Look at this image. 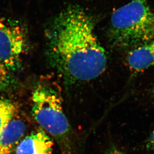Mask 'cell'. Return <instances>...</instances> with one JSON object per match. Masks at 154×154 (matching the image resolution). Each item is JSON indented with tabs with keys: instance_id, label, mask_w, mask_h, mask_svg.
<instances>
[{
	"instance_id": "cell-1",
	"label": "cell",
	"mask_w": 154,
	"mask_h": 154,
	"mask_svg": "<svg viewBox=\"0 0 154 154\" xmlns=\"http://www.w3.org/2000/svg\"><path fill=\"white\" fill-rule=\"evenodd\" d=\"M45 36L50 63L66 85L93 80L106 69L107 57L94 20L80 6H69L58 14Z\"/></svg>"
},
{
	"instance_id": "cell-2",
	"label": "cell",
	"mask_w": 154,
	"mask_h": 154,
	"mask_svg": "<svg viewBox=\"0 0 154 154\" xmlns=\"http://www.w3.org/2000/svg\"><path fill=\"white\" fill-rule=\"evenodd\" d=\"M108 37L115 47L132 48L154 39V12L147 0H132L112 13Z\"/></svg>"
},
{
	"instance_id": "cell-3",
	"label": "cell",
	"mask_w": 154,
	"mask_h": 154,
	"mask_svg": "<svg viewBox=\"0 0 154 154\" xmlns=\"http://www.w3.org/2000/svg\"><path fill=\"white\" fill-rule=\"evenodd\" d=\"M62 102L60 92L55 89L38 88L32 95V115L43 129L56 140L61 154H80Z\"/></svg>"
},
{
	"instance_id": "cell-4",
	"label": "cell",
	"mask_w": 154,
	"mask_h": 154,
	"mask_svg": "<svg viewBox=\"0 0 154 154\" xmlns=\"http://www.w3.org/2000/svg\"><path fill=\"white\" fill-rule=\"evenodd\" d=\"M29 49L26 28L15 19L0 20V60L11 72L20 71Z\"/></svg>"
},
{
	"instance_id": "cell-5",
	"label": "cell",
	"mask_w": 154,
	"mask_h": 154,
	"mask_svg": "<svg viewBox=\"0 0 154 154\" xmlns=\"http://www.w3.org/2000/svg\"><path fill=\"white\" fill-rule=\"evenodd\" d=\"M54 141L43 129L33 131L23 138L17 147L16 154H52Z\"/></svg>"
},
{
	"instance_id": "cell-6",
	"label": "cell",
	"mask_w": 154,
	"mask_h": 154,
	"mask_svg": "<svg viewBox=\"0 0 154 154\" xmlns=\"http://www.w3.org/2000/svg\"><path fill=\"white\" fill-rule=\"evenodd\" d=\"M26 130L23 120L15 117L10 121L0 133V154H14Z\"/></svg>"
},
{
	"instance_id": "cell-7",
	"label": "cell",
	"mask_w": 154,
	"mask_h": 154,
	"mask_svg": "<svg viewBox=\"0 0 154 154\" xmlns=\"http://www.w3.org/2000/svg\"><path fill=\"white\" fill-rule=\"evenodd\" d=\"M127 61L135 72H142L154 66V39L132 48L127 54Z\"/></svg>"
},
{
	"instance_id": "cell-8",
	"label": "cell",
	"mask_w": 154,
	"mask_h": 154,
	"mask_svg": "<svg viewBox=\"0 0 154 154\" xmlns=\"http://www.w3.org/2000/svg\"><path fill=\"white\" fill-rule=\"evenodd\" d=\"M17 107L13 101L6 98H0V133L6 125L15 118Z\"/></svg>"
},
{
	"instance_id": "cell-9",
	"label": "cell",
	"mask_w": 154,
	"mask_h": 154,
	"mask_svg": "<svg viewBox=\"0 0 154 154\" xmlns=\"http://www.w3.org/2000/svg\"><path fill=\"white\" fill-rule=\"evenodd\" d=\"M13 74L0 60V92L7 90L16 84Z\"/></svg>"
},
{
	"instance_id": "cell-10",
	"label": "cell",
	"mask_w": 154,
	"mask_h": 154,
	"mask_svg": "<svg viewBox=\"0 0 154 154\" xmlns=\"http://www.w3.org/2000/svg\"><path fill=\"white\" fill-rule=\"evenodd\" d=\"M145 147L148 150L154 151V129L146 141Z\"/></svg>"
},
{
	"instance_id": "cell-11",
	"label": "cell",
	"mask_w": 154,
	"mask_h": 154,
	"mask_svg": "<svg viewBox=\"0 0 154 154\" xmlns=\"http://www.w3.org/2000/svg\"><path fill=\"white\" fill-rule=\"evenodd\" d=\"M106 154H125L118 147L114 145H112L109 147L106 152Z\"/></svg>"
},
{
	"instance_id": "cell-12",
	"label": "cell",
	"mask_w": 154,
	"mask_h": 154,
	"mask_svg": "<svg viewBox=\"0 0 154 154\" xmlns=\"http://www.w3.org/2000/svg\"><path fill=\"white\" fill-rule=\"evenodd\" d=\"M151 95L152 97L154 99V86H153V88L152 89Z\"/></svg>"
}]
</instances>
